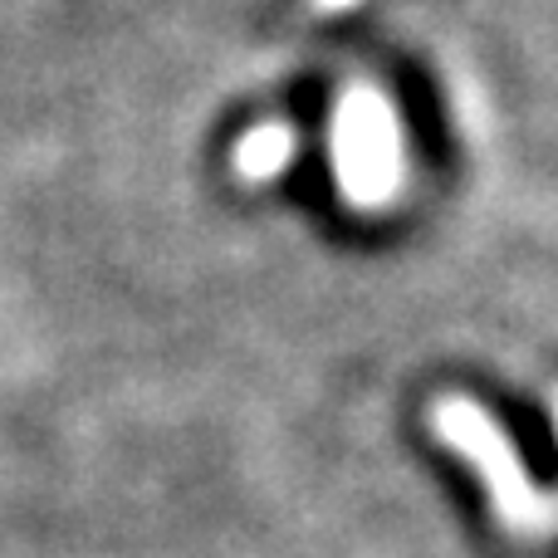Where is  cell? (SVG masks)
Masks as SVG:
<instances>
[{
    "label": "cell",
    "instance_id": "cell-1",
    "mask_svg": "<svg viewBox=\"0 0 558 558\" xmlns=\"http://www.w3.org/2000/svg\"><path fill=\"white\" fill-rule=\"evenodd\" d=\"M436 432H441V441L456 446L465 461L481 465V481L490 485L495 510H500V520L510 524V530H539V524H544L539 495H534V485H530V475H524L520 456L510 451V441L495 432V422L481 412V407L465 402V397L441 402V407H436Z\"/></svg>",
    "mask_w": 558,
    "mask_h": 558
}]
</instances>
